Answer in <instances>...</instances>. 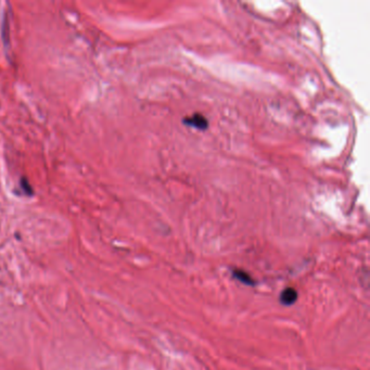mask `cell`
I'll return each mask as SVG.
<instances>
[{"label": "cell", "instance_id": "obj_1", "mask_svg": "<svg viewBox=\"0 0 370 370\" xmlns=\"http://www.w3.org/2000/svg\"><path fill=\"white\" fill-rule=\"evenodd\" d=\"M184 124L187 125V126L194 127L200 130H205L208 127V122L206 117L199 113H196L191 116H187L184 119Z\"/></svg>", "mask_w": 370, "mask_h": 370}, {"label": "cell", "instance_id": "obj_2", "mask_svg": "<svg viewBox=\"0 0 370 370\" xmlns=\"http://www.w3.org/2000/svg\"><path fill=\"white\" fill-rule=\"evenodd\" d=\"M296 299H298V292L293 288H286L280 294V302L286 306L294 304Z\"/></svg>", "mask_w": 370, "mask_h": 370}, {"label": "cell", "instance_id": "obj_3", "mask_svg": "<svg viewBox=\"0 0 370 370\" xmlns=\"http://www.w3.org/2000/svg\"><path fill=\"white\" fill-rule=\"evenodd\" d=\"M232 274L234 276V278L238 279L239 281H240V283L250 285H254V280L252 279L251 276H250L247 272H243L242 269H234Z\"/></svg>", "mask_w": 370, "mask_h": 370}, {"label": "cell", "instance_id": "obj_4", "mask_svg": "<svg viewBox=\"0 0 370 370\" xmlns=\"http://www.w3.org/2000/svg\"><path fill=\"white\" fill-rule=\"evenodd\" d=\"M22 186L24 187V191L25 194H32V188H30L29 185H28V181H25L23 180L22 181Z\"/></svg>", "mask_w": 370, "mask_h": 370}]
</instances>
